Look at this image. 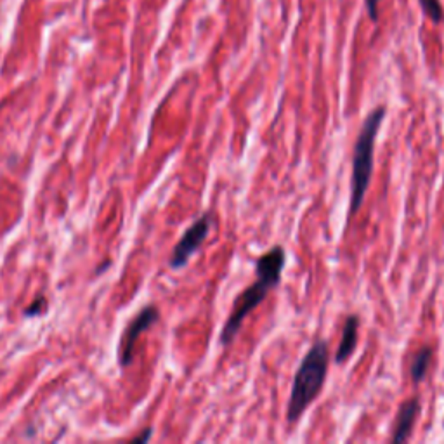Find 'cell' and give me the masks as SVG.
<instances>
[{
	"label": "cell",
	"mask_w": 444,
	"mask_h": 444,
	"mask_svg": "<svg viewBox=\"0 0 444 444\" xmlns=\"http://www.w3.org/2000/svg\"><path fill=\"white\" fill-rule=\"evenodd\" d=\"M420 413V402L419 398H412L405 401L399 408L398 417H395V427L393 434V443H405L410 438L415 425L417 417Z\"/></svg>",
	"instance_id": "obj_6"
},
{
	"label": "cell",
	"mask_w": 444,
	"mask_h": 444,
	"mask_svg": "<svg viewBox=\"0 0 444 444\" xmlns=\"http://www.w3.org/2000/svg\"><path fill=\"white\" fill-rule=\"evenodd\" d=\"M44 302H46V298H37L35 302H33V307H28L26 309V315H30V316H33V315H39L40 311H42L44 309V305L42 307H40V304H44Z\"/></svg>",
	"instance_id": "obj_11"
},
{
	"label": "cell",
	"mask_w": 444,
	"mask_h": 444,
	"mask_svg": "<svg viewBox=\"0 0 444 444\" xmlns=\"http://www.w3.org/2000/svg\"><path fill=\"white\" fill-rule=\"evenodd\" d=\"M420 6L421 11H424L434 23H441L444 18L441 0H420Z\"/></svg>",
	"instance_id": "obj_9"
},
{
	"label": "cell",
	"mask_w": 444,
	"mask_h": 444,
	"mask_svg": "<svg viewBox=\"0 0 444 444\" xmlns=\"http://www.w3.org/2000/svg\"><path fill=\"white\" fill-rule=\"evenodd\" d=\"M386 118V108L379 106L372 111L364 120L361 132L354 144L353 156V179H350V205L349 214H356L363 205L364 195L370 186L373 174V160H375V139L382 120Z\"/></svg>",
	"instance_id": "obj_3"
},
{
	"label": "cell",
	"mask_w": 444,
	"mask_h": 444,
	"mask_svg": "<svg viewBox=\"0 0 444 444\" xmlns=\"http://www.w3.org/2000/svg\"><path fill=\"white\" fill-rule=\"evenodd\" d=\"M357 331H360V318L356 315L349 316L345 319L344 328H342V341L338 344L337 353H335V361L337 363H345L354 353L357 344Z\"/></svg>",
	"instance_id": "obj_7"
},
{
	"label": "cell",
	"mask_w": 444,
	"mask_h": 444,
	"mask_svg": "<svg viewBox=\"0 0 444 444\" xmlns=\"http://www.w3.org/2000/svg\"><path fill=\"white\" fill-rule=\"evenodd\" d=\"M285 267V250L281 247L271 248L255 262L257 281L250 285L234 302L233 312L227 318L221 334V344L229 345L240 331L243 319L250 312L267 297L272 286H276L281 279V271Z\"/></svg>",
	"instance_id": "obj_1"
},
{
	"label": "cell",
	"mask_w": 444,
	"mask_h": 444,
	"mask_svg": "<svg viewBox=\"0 0 444 444\" xmlns=\"http://www.w3.org/2000/svg\"><path fill=\"white\" fill-rule=\"evenodd\" d=\"M212 229V214L201 215L198 221L189 227L184 233V236L181 238L177 245H175L172 257H170V266L174 269L182 267L189 259L193 257V253L201 247L205 240H207L208 233Z\"/></svg>",
	"instance_id": "obj_4"
},
{
	"label": "cell",
	"mask_w": 444,
	"mask_h": 444,
	"mask_svg": "<svg viewBox=\"0 0 444 444\" xmlns=\"http://www.w3.org/2000/svg\"><path fill=\"white\" fill-rule=\"evenodd\" d=\"M432 354H434V350L431 347H421L419 353H417V356L413 357L412 368H410V375H412L413 383H419L425 379L429 368H431Z\"/></svg>",
	"instance_id": "obj_8"
},
{
	"label": "cell",
	"mask_w": 444,
	"mask_h": 444,
	"mask_svg": "<svg viewBox=\"0 0 444 444\" xmlns=\"http://www.w3.org/2000/svg\"><path fill=\"white\" fill-rule=\"evenodd\" d=\"M158 319V311L156 307H146L144 311H141V315L137 316L132 323L127 328L124 335V344H122V363L129 364L132 361L134 347H136V341L139 338V335L144 330H148L155 321Z\"/></svg>",
	"instance_id": "obj_5"
},
{
	"label": "cell",
	"mask_w": 444,
	"mask_h": 444,
	"mask_svg": "<svg viewBox=\"0 0 444 444\" xmlns=\"http://www.w3.org/2000/svg\"><path fill=\"white\" fill-rule=\"evenodd\" d=\"M379 2L380 0H367V9H368V14H370L372 21L379 20Z\"/></svg>",
	"instance_id": "obj_10"
},
{
	"label": "cell",
	"mask_w": 444,
	"mask_h": 444,
	"mask_svg": "<svg viewBox=\"0 0 444 444\" xmlns=\"http://www.w3.org/2000/svg\"><path fill=\"white\" fill-rule=\"evenodd\" d=\"M328 354H330L328 342L318 341L302 360L293 376L292 394H290L288 410H286V420L290 424L300 419L302 413L309 408V405L318 398L323 389L328 372Z\"/></svg>",
	"instance_id": "obj_2"
},
{
	"label": "cell",
	"mask_w": 444,
	"mask_h": 444,
	"mask_svg": "<svg viewBox=\"0 0 444 444\" xmlns=\"http://www.w3.org/2000/svg\"><path fill=\"white\" fill-rule=\"evenodd\" d=\"M149 434H151V429H148V431L144 432V434L141 436V438H136V441H144V439L149 438Z\"/></svg>",
	"instance_id": "obj_12"
}]
</instances>
